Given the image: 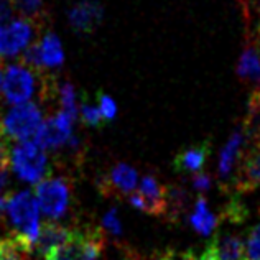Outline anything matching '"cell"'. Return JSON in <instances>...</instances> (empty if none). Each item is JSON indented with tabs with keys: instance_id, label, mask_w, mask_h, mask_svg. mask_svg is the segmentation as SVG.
Here are the masks:
<instances>
[{
	"instance_id": "obj_1",
	"label": "cell",
	"mask_w": 260,
	"mask_h": 260,
	"mask_svg": "<svg viewBox=\"0 0 260 260\" xmlns=\"http://www.w3.org/2000/svg\"><path fill=\"white\" fill-rule=\"evenodd\" d=\"M7 213H9L10 222L15 228L13 232L35 249V242L40 234V228H42V222H40V206L35 193L23 189L12 194Z\"/></svg>"
},
{
	"instance_id": "obj_2",
	"label": "cell",
	"mask_w": 260,
	"mask_h": 260,
	"mask_svg": "<svg viewBox=\"0 0 260 260\" xmlns=\"http://www.w3.org/2000/svg\"><path fill=\"white\" fill-rule=\"evenodd\" d=\"M33 193H35V198L38 201L40 211L50 221H59L70 211L71 183L64 176L45 178L43 181L35 184Z\"/></svg>"
},
{
	"instance_id": "obj_3",
	"label": "cell",
	"mask_w": 260,
	"mask_h": 260,
	"mask_svg": "<svg viewBox=\"0 0 260 260\" xmlns=\"http://www.w3.org/2000/svg\"><path fill=\"white\" fill-rule=\"evenodd\" d=\"M10 167L15 175L26 183L38 184L43 181L50 167L43 148L33 140L18 142L10 152Z\"/></svg>"
},
{
	"instance_id": "obj_4",
	"label": "cell",
	"mask_w": 260,
	"mask_h": 260,
	"mask_svg": "<svg viewBox=\"0 0 260 260\" xmlns=\"http://www.w3.org/2000/svg\"><path fill=\"white\" fill-rule=\"evenodd\" d=\"M0 125H2L4 134L9 140H31L37 137L40 127L43 125L42 109L35 102H25V104L13 106L5 114Z\"/></svg>"
},
{
	"instance_id": "obj_5",
	"label": "cell",
	"mask_w": 260,
	"mask_h": 260,
	"mask_svg": "<svg viewBox=\"0 0 260 260\" xmlns=\"http://www.w3.org/2000/svg\"><path fill=\"white\" fill-rule=\"evenodd\" d=\"M104 245L106 234L101 228H78L73 229L71 237L54 260H99Z\"/></svg>"
},
{
	"instance_id": "obj_6",
	"label": "cell",
	"mask_w": 260,
	"mask_h": 260,
	"mask_svg": "<svg viewBox=\"0 0 260 260\" xmlns=\"http://www.w3.org/2000/svg\"><path fill=\"white\" fill-rule=\"evenodd\" d=\"M167 198H168V186H165L155 175L148 173L140 180V188L132 191L127 200L135 209L142 213L165 217L167 216Z\"/></svg>"
},
{
	"instance_id": "obj_7",
	"label": "cell",
	"mask_w": 260,
	"mask_h": 260,
	"mask_svg": "<svg viewBox=\"0 0 260 260\" xmlns=\"http://www.w3.org/2000/svg\"><path fill=\"white\" fill-rule=\"evenodd\" d=\"M184 260H245V241L236 232H217L200 252L188 250Z\"/></svg>"
},
{
	"instance_id": "obj_8",
	"label": "cell",
	"mask_w": 260,
	"mask_h": 260,
	"mask_svg": "<svg viewBox=\"0 0 260 260\" xmlns=\"http://www.w3.org/2000/svg\"><path fill=\"white\" fill-rule=\"evenodd\" d=\"M37 73L22 63L9 64L4 79V98L12 106L30 102L37 92Z\"/></svg>"
},
{
	"instance_id": "obj_9",
	"label": "cell",
	"mask_w": 260,
	"mask_h": 260,
	"mask_svg": "<svg viewBox=\"0 0 260 260\" xmlns=\"http://www.w3.org/2000/svg\"><path fill=\"white\" fill-rule=\"evenodd\" d=\"M40 23L42 20L18 17L9 25L0 26V58H10L23 53L35 37Z\"/></svg>"
},
{
	"instance_id": "obj_10",
	"label": "cell",
	"mask_w": 260,
	"mask_h": 260,
	"mask_svg": "<svg viewBox=\"0 0 260 260\" xmlns=\"http://www.w3.org/2000/svg\"><path fill=\"white\" fill-rule=\"evenodd\" d=\"M247 142L249 139H247V134H245L244 125H239L234 128V132L229 135L228 142L224 143L221 155H219V167H217L219 181H221L222 188L232 186L236 172L239 165H241V160L245 153L244 147Z\"/></svg>"
},
{
	"instance_id": "obj_11",
	"label": "cell",
	"mask_w": 260,
	"mask_h": 260,
	"mask_svg": "<svg viewBox=\"0 0 260 260\" xmlns=\"http://www.w3.org/2000/svg\"><path fill=\"white\" fill-rule=\"evenodd\" d=\"M73 127L74 120L63 111L50 115L43 125L40 127L37 137L33 142L40 145L43 150H59L68 145V142L73 137Z\"/></svg>"
},
{
	"instance_id": "obj_12",
	"label": "cell",
	"mask_w": 260,
	"mask_h": 260,
	"mask_svg": "<svg viewBox=\"0 0 260 260\" xmlns=\"http://www.w3.org/2000/svg\"><path fill=\"white\" fill-rule=\"evenodd\" d=\"M137 180H139V175L132 167L127 163H115L104 176L99 178L98 186L101 193L109 198L128 196L132 191H135Z\"/></svg>"
},
{
	"instance_id": "obj_13",
	"label": "cell",
	"mask_w": 260,
	"mask_h": 260,
	"mask_svg": "<svg viewBox=\"0 0 260 260\" xmlns=\"http://www.w3.org/2000/svg\"><path fill=\"white\" fill-rule=\"evenodd\" d=\"M71 234L73 229L68 228V225H63L56 221L43 222L42 228H40V234L33 252L42 260H54L61 247L71 237Z\"/></svg>"
},
{
	"instance_id": "obj_14",
	"label": "cell",
	"mask_w": 260,
	"mask_h": 260,
	"mask_svg": "<svg viewBox=\"0 0 260 260\" xmlns=\"http://www.w3.org/2000/svg\"><path fill=\"white\" fill-rule=\"evenodd\" d=\"M104 17L102 5L95 0H81L74 4L70 12H68V20H70L71 28L78 35H91L99 28Z\"/></svg>"
},
{
	"instance_id": "obj_15",
	"label": "cell",
	"mask_w": 260,
	"mask_h": 260,
	"mask_svg": "<svg viewBox=\"0 0 260 260\" xmlns=\"http://www.w3.org/2000/svg\"><path fill=\"white\" fill-rule=\"evenodd\" d=\"M260 186V147H252L244 153L232 188L237 193H250Z\"/></svg>"
},
{
	"instance_id": "obj_16",
	"label": "cell",
	"mask_w": 260,
	"mask_h": 260,
	"mask_svg": "<svg viewBox=\"0 0 260 260\" xmlns=\"http://www.w3.org/2000/svg\"><path fill=\"white\" fill-rule=\"evenodd\" d=\"M236 73L245 84L257 86L260 81V42L258 38H252L249 31L245 35V45L239 56Z\"/></svg>"
},
{
	"instance_id": "obj_17",
	"label": "cell",
	"mask_w": 260,
	"mask_h": 260,
	"mask_svg": "<svg viewBox=\"0 0 260 260\" xmlns=\"http://www.w3.org/2000/svg\"><path fill=\"white\" fill-rule=\"evenodd\" d=\"M211 153V143L208 140L194 143L186 148L180 150L173 158L175 172L183 175H196L204 168L208 156Z\"/></svg>"
},
{
	"instance_id": "obj_18",
	"label": "cell",
	"mask_w": 260,
	"mask_h": 260,
	"mask_svg": "<svg viewBox=\"0 0 260 260\" xmlns=\"http://www.w3.org/2000/svg\"><path fill=\"white\" fill-rule=\"evenodd\" d=\"M222 217H219L211 211L208 200L204 198V194H200L196 198L194 209L189 216V224L200 236H211L216 231V228L221 222Z\"/></svg>"
},
{
	"instance_id": "obj_19",
	"label": "cell",
	"mask_w": 260,
	"mask_h": 260,
	"mask_svg": "<svg viewBox=\"0 0 260 260\" xmlns=\"http://www.w3.org/2000/svg\"><path fill=\"white\" fill-rule=\"evenodd\" d=\"M38 42V51L40 59H42L43 70H56V68L63 66L64 61V51L63 45H61L59 38L51 31H46L42 35Z\"/></svg>"
},
{
	"instance_id": "obj_20",
	"label": "cell",
	"mask_w": 260,
	"mask_h": 260,
	"mask_svg": "<svg viewBox=\"0 0 260 260\" xmlns=\"http://www.w3.org/2000/svg\"><path fill=\"white\" fill-rule=\"evenodd\" d=\"M33 247L15 232L0 237V260H30Z\"/></svg>"
},
{
	"instance_id": "obj_21",
	"label": "cell",
	"mask_w": 260,
	"mask_h": 260,
	"mask_svg": "<svg viewBox=\"0 0 260 260\" xmlns=\"http://www.w3.org/2000/svg\"><path fill=\"white\" fill-rule=\"evenodd\" d=\"M244 128L252 147H260V102L254 98L249 99L247 117L244 120Z\"/></svg>"
},
{
	"instance_id": "obj_22",
	"label": "cell",
	"mask_w": 260,
	"mask_h": 260,
	"mask_svg": "<svg viewBox=\"0 0 260 260\" xmlns=\"http://www.w3.org/2000/svg\"><path fill=\"white\" fill-rule=\"evenodd\" d=\"M58 99H59V111H63L68 114L70 117L76 122L78 115H79V107L76 102V91H74V86L70 81H63V83H58Z\"/></svg>"
},
{
	"instance_id": "obj_23",
	"label": "cell",
	"mask_w": 260,
	"mask_h": 260,
	"mask_svg": "<svg viewBox=\"0 0 260 260\" xmlns=\"http://www.w3.org/2000/svg\"><path fill=\"white\" fill-rule=\"evenodd\" d=\"M188 203L186 191L180 186H168V198H167V219L176 222L183 214Z\"/></svg>"
},
{
	"instance_id": "obj_24",
	"label": "cell",
	"mask_w": 260,
	"mask_h": 260,
	"mask_svg": "<svg viewBox=\"0 0 260 260\" xmlns=\"http://www.w3.org/2000/svg\"><path fill=\"white\" fill-rule=\"evenodd\" d=\"M79 117L83 120V124L87 127H102L106 124L102 112L99 109V104L91 101H83L79 106Z\"/></svg>"
},
{
	"instance_id": "obj_25",
	"label": "cell",
	"mask_w": 260,
	"mask_h": 260,
	"mask_svg": "<svg viewBox=\"0 0 260 260\" xmlns=\"http://www.w3.org/2000/svg\"><path fill=\"white\" fill-rule=\"evenodd\" d=\"M15 9L18 13H22V17L30 20H42L43 18V0H13Z\"/></svg>"
},
{
	"instance_id": "obj_26",
	"label": "cell",
	"mask_w": 260,
	"mask_h": 260,
	"mask_svg": "<svg viewBox=\"0 0 260 260\" xmlns=\"http://www.w3.org/2000/svg\"><path fill=\"white\" fill-rule=\"evenodd\" d=\"M245 260H260V219L245 239Z\"/></svg>"
},
{
	"instance_id": "obj_27",
	"label": "cell",
	"mask_w": 260,
	"mask_h": 260,
	"mask_svg": "<svg viewBox=\"0 0 260 260\" xmlns=\"http://www.w3.org/2000/svg\"><path fill=\"white\" fill-rule=\"evenodd\" d=\"M101 229L104 231V234H109L112 237H120L122 236V224L119 219V211L117 208H111L102 217V225Z\"/></svg>"
},
{
	"instance_id": "obj_28",
	"label": "cell",
	"mask_w": 260,
	"mask_h": 260,
	"mask_svg": "<svg viewBox=\"0 0 260 260\" xmlns=\"http://www.w3.org/2000/svg\"><path fill=\"white\" fill-rule=\"evenodd\" d=\"M98 104H99L102 117H104L106 122H111L115 119V115H117V104H115V101L111 98V95H107L104 92H99L98 94Z\"/></svg>"
},
{
	"instance_id": "obj_29",
	"label": "cell",
	"mask_w": 260,
	"mask_h": 260,
	"mask_svg": "<svg viewBox=\"0 0 260 260\" xmlns=\"http://www.w3.org/2000/svg\"><path fill=\"white\" fill-rule=\"evenodd\" d=\"M15 4L13 0H0V26L9 25L15 20Z\"/></svg>"
},
{
	"instance_id": "obj_30",
	"label": "cell",
	"mask_w": 260,
	"mask_h": 260,
	"mask_svg": "<svg viewBox=\"0 0 260 260\" xmlns=\"http://www.w3.org/2000/svg\"><path fill=\"white\" fill-rule=\"evenodd\" d=\"M191 184H193L194 191H198L200 194H204L206 191L211 189V186H213V178H211V175H208V173L200 172V173L193 175V183Z\"/></svg>"
},
{
	"instance_id": "obj_31",
	"label": "cell",
	"mask_w": 260,
	"mask_h": 260,
	"mask_svg": "<svg viewBox=\"0 0 260 260\" xmlns=\"http://www.w3.org/2000/svg\"><path fill=\"white\" fill-rule=\"evenodd\" d=\"M176 255L173 250H163V252H155L152 255L147 257H130V260H175Z\"/></svg>"
},
{
	"instance_id": "obj_32",
	"label": "cell",
	"mask_w": 260,
	"mask_h": 260,
	"mask_svg": "<svg viewBox=\"0 0 260 260\" xmlns=\"http://www.w3.org/2000/svg\"><path fill=\"white\" fill-rule=\"evenodd\" d=\"M10 168L12 167H0V194H4V189L9 186V181H10Z\"/></svg>"
},
{
	"instance_id": "obj_33",
	"label": "cell",
	"mask_w": 260,
	"mask_h": 260,
	"mask_svg": "<svg viewBox=\"0 0 260 260\" xmlns=\"http://www.w3.org/2000/svg\"><path fill=\"white\" fill-rule=\"evenodd\" d=\"M5 70L7 66L4 63V58H0V102H2L4 98V79H5Z\"/></svg>"
},
{
	"instance_id": "obj_34",
	"label": "cell",
	"mask_w": 260,
	"mask_h": 260,
	"mask_svg": "<svg viewBox=\"0 0 260 260\" xmlns=\"http://www.w3.org/2000/svg\"><path fill=\"white\" fill-rule=\"evenodd\" d=\"M239 4L242 5L244 13H245V20H247V23H249V4H247V0H239Z\"/></svg>"
},
{
	"instance_id": "obj_35",
	"label": "cell",
	"mask_w": 260,
	"mask_h": 260,
	"mask_svg": "<svg viewBox=\"0 0 260 260\" xmlns=\"http://www.w3.org/2000/svg\"><path fill=\"white\" fill-rule=\"evenodd\" d=\"M257 38H258V42H260V22H258V26H257Z\"/></svg>"
},
{
	"instance_id": "obj_36",
	"label": "cell",
	"mask_w": 260,
	"mask_h": 260,
	"mask_svg": "<svg viewBox=\"0 0 260 260\" xmlns=\"http://www.w3.org/2000/svg\"><path fill=\"white\" fill-rule=\"evenodd\" d=\"M0 224H2V216H0Z\"/></svg>"
}]
</instances>
